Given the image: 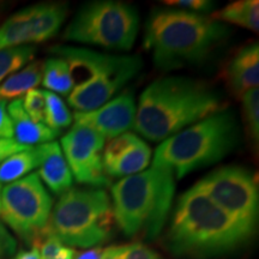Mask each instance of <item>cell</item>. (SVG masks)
<instances>
[{
  "label": "cell",
  "instance_id": "cell-28",
  "mask_svg": "<svg viewBox=\"0 0 259 259\" xmlns=\"http://www.w3.org/2000/svg\"><path fill=\"white\" fill-rule=\"evenodd\" d=\"M120 259H166L164 257L153 250L149 246L135 242V244L121 246Z\"/></svg>",
  "mask_w": 259,
  "mask_h": 259
},
{
  "label": "cell",
  "instance_id": "cell-34",
  "mask_svg": "<svg viewBox=\"0 0 259 259\" xmlns=\"http://www.w3.org/2000/svg\"><path fill=\"white\" fill-rule=\"evenodd\" d=\"M101 253H102V248L94 247V248H89L88 251L83 252V253L79 254L76 259H100Z\"/></svg>",
  "mask_w": 259,
  "mask_h": 259
},
{
  "label": "cell",
  "instance_id": "cell-7",
  "mask_svg": "<svg viewBox=\"0 0 259 259\" xmlns=\"http://www.w3.org/2000/svg\"><path fill=\"white\" fill-rule=\"evenodd\" d=\"M114 215L103 189H70L52 209L45 233L72 247L94 248L111 238Z\"/></svg>",
  "mask_w": 259,
  "mask_h": 259
},
{
  "label": "cell",
  "instance_id": "cell-33",
  "mask_svg": "<svg viewBox=\"0 0 259 259\" xmlns=\"http://www.w3.org/2000/svg\"><path fill=\"white\" fill-rule=\"evenodd\" d=\"M121 246H109L102 250L100 259H120Z\"/></svg>",
  "mask_w": 259,
  "mask_h": 259
},
{
  "label": "cell",
  "instance_id": "cell-17",
  "mask_svg": "<svg viewBox=\"0 0 259 259\" xmlns=\"http://www.w3.org/2000/svg\"><path fill=\"white\" fill-rule=\"evenodd\" d=\"M151 158V150L149 145L137 138L118 160L113 162L105 171L108 177L126 178L141 173L149 166Z\"/></svg>",
  "mask_w": 259,
  "mask_h": 259
},
{
  "label": "cell",
  "instance_id": "cell-27",
  "mask_svg": "<svg viewBox=\"0 0 259 259\" xmlns=\"http://www.w3.org/2000/svg\"><path fill=\"white\" fill-rule=\"evenodd\" d=\"M23 108L29 118L35 122H42L45 119V108H46V100L42 90L32 89L25 94L22 100Z\"/></svg>",
  "mask_w": 259,
  "mask_h": 259
},
{
  "label": "cell",
  "instance_id": "cell-16",
  "mask_svg": "<svg viewBox=\"0 0 259 259\" xmlns=\"http://www.w3.org/2000/svg\"><path fill=\"white\" fill-rule=\"evenodd\" d=\"M67 6L63 3H42L29 8L31 42L40 44L56 36L66 18Z\"/></svg>",
  "mask_w": 259,
  "mask_h": 259
},
{
  "label": "cell",
  "instance_id": "cell-20",
  "mask_svg": "<svg viewBox=\"0 0 259 259\" xmlns=\"http://www.w3.org/2000/svg\"><path fill=\"white\" fill-rule=\"evenodd\" d=\"M31 44L29 8L16 12L0 27V51Z\"/></svg>",
  "mask_w": 259,
  "mask_h": 259
},
{
  "label": "cell",
  "instance_id": "cell-22",
  "mask_svg": "<svg viewBox=\"0 0 259 259\" xmlns=\"http://www.w3.org/2000/svg\"><path fill=\"white\" fill-rule=\"evenodd\" d=\"M42 84L52 93L70 95L74 82L66 60L61 58H51L44 64Z\"/></svg>",
  "mask_w": 259,
  "mask_h": 259
},
{
  "label": "cell",
  "instance_id": "cell-1",
  "mask_svg": "<svg viewBox=\"0 0 259 259\" xmlns=\"http://www.w3.org/2000/svg\"><path fill=\"white\" fill-rule=\"evenodd\" d=\"M221 108L219 94L205 83L187 77H164L142 93L132 127L149 141L163 142Z\"/></svg>",
  "mask_w": 259,
  "mask_h": 259
},
{
  "label": "cell",
  "instance_id": "cell-25",
  "mask_svg": "<svg viewBox=\"0 0 259 259\" xmlns=\"http://www.w3.org/2000/svg\"><path fill=\"white\" fill-rule=\"evenodd\" d=\"M242 109L247 127L250 130L251 137L254 141L259 138V90L253 88L247 90L241 95Z\"/></svg>",
  "mask_w": 259,
  "mask_h": 259
},
{
  "label": "cell",
  "instance_id": "cell-29",
  "mask_svg": "<svg viewBox=\"0 0 259 259\" xmlns=\"http://www.w3.org/2000/svg\"><path fill=\"white\" fill-rule=\"evenodd\" d=\"M163 3L169 6H177L178 9L184 10V11L194 12V14L209 11L213 6V3L205 2V0H167Z\"/></svg>",
  "mask_w": 259,
  "mask_h": 259
},
{
  "label": "cell",
  "instance_id": "cell-19",
  "mask_svg": "<svg viewBox=\"0 0 259 259\" xmlns=\"http://www.w3.org/2000/svg\"><path fill=\"white\" fill-rule=\"evenodd\" d=\"M40 166V149L38 145L16 153L0 163V185L14 183L30 174L31 170Z\"/></svg>",
  "mask_w": 259,
  "mask_h": 259
},
{
  "label": "cell",
  "instance_id": "cell-36",
  "mask_svg": "<svg viewBox=\"0 0 259 259\" xmlns=\"http://www.w3.org/2000/svg\"><path fill=\"white\" fill-rule=\"evenodd\" d=\"M14 259H41L40 254H38L37 248L32 247L29 251H21L18 254L15 255Z\"/></svg>",
  "mask_w": 259,
  "mask_h": 259
},
{
  "label": "cell",
  "instance_id": "cell-12",
  "mask_svg": "<svg viewBox=\"0 0 259 259\" xmlns=\"http://www.w3.org/2000/svg\"><path fill=\"white\" fill-rule=\"evenodd\" d=\"M136 101L132 92H125L89 112L74 113V124L85 126L105 138L113 139L134 126Z\"/></svg>",
  "mask_w": 259,
  "mask_h": 259
},
{
  "label": "cell",
  "instance_id": "cell-24",
  "mask_svg": "<svg viewBox=\"0 0 259 259\" xmlns=\"http://www.w3.org/2000/svg\"><path fill=\"white\" fill-rule=\"evenodd\" d=\"M46 100V108H45V125L60 132L61 128L67 127L72 122V115L65 105L63 100L57 94L52 92H44Z\"/></svg>",
  "mask_w": 259,
  "mask_h": 259
},
{
  "label": "cell",
  "instance_id": "cell-11",
  "mask_svg": "<svg viewBox=\"0 0 259 259\" xmlns=\"http://www.w3.org/2000/svg\"><path fill=\"white\" fill-rule=\"evenodd\" d=\"M106 138L94 130L74 124L61 138V151L77 183L94 189L111 185L103 167Z\"/></svg>",
  "mask_w": 259,
  "mask_h": 259
},
{
  "label": "cell",
  "instance_id": "cell-26",
  "mask_svg": "<svg viewBox=\"0 0 259 259\" xmlns=\"http://www.w3.org/2000/svg\"><path fill=\"white\" fill-rule=\"evenodd\" d=\"M137 138V136L131 134V132H125V134L111 139V142L103 148L102 160L105 169L107 167L111 166L113 162L118 160V158L120 157L132 144H134V142Z\"/></svg>",
  "mask_w": 259,
  "mask_h": 259
},
{
  "label": "cell",
  "instance_id": "cell-2",
  "mask_svg": "<svg viewBox=\"0 0 259 259\" xmlns=\"http://www.w3.org/2000/svg\"><path fill=\"white\" fill-rule=\"evenodd\" d=\"M250 238L205 194L190 189L178 200L164 242L178 257L205 259L235 251Z\"/></svg>",
  "mask_w": 259,
  "mask_h": 259
},
{
  "label": "cell",
  "instance_id": "cell-14",
  "mask_svg": "<svg viewBox=\"0 0 259 259\" xmlns=\"http://www.w3.org/2000/svg\"><path fill=\"white\" fill-rule=\"evenodd\" d=\"M227 82L235 94L242 95L247 90L258 88L259 46L252 44L241 48L227 67Z\"/></svg>",
  "mask_w": 259,
  "mask_h": 259
},
{
  "label": "cell",
  "instance_id": "cell-13",
  "mask_svg": "<svg viewBox=\"0 0 259 259\" xmlns=\"http://www.w3.org/2000/svg\"><path fill=\"white\" fill-rule=\"evenodd\" d=\"M38 149H40L38 177L52 192L61 196L71 189L73 178L60 145L53 141L50 143L40 144Z\"/></svg>",
  "mask_w": 259,
  "mask_h": 259
},
{
  "label": "cell",
  "instance_id": "cell-35",
  "mask_svg": "<svg viewBox=\"0 0 259 259\" xmlns=\"http://www.w3.org/2000/svg\"><path fill=\"white\" fill-rule=\"evenodd\" d=\"M53 259H76V251L71 247L63 246V248L58 252V254Z\"/></svg>",
  "mask_w": 259,
  "mask_h": 259
},
{
  "label": "cell",
  "instance_id": "cell-5",
  "mask_svg": "<svg viewBox=\"0 0 259 259\" xmlns=\"http://www.w3.org/2000/svg\"><path fill=\"white\" fill-rule=\"evenodd\" d=\"M239 126L232 112L220 111L181 130L158 145L153 166L166 167L178 179L215 163L235 148Z\"/></svg>",
  "mask_w": 259,
  "mask_h": 259
},
{
  "label": "cell",
  "instance_id": "cell-10",
  "mask_svg": "<svg viewBox=\"0 0 259 259\" xmlns=\"http://www.w3.org/2000/svg\"><path fill=\"white\" fill-rule=\"evenodd\" d=\"M53 200L37 173L10 183L2 190L0 216L29 245H34L46 228Z\"/></svg>",
  "mask_w": 259,
  "mask_h": 259
},
{
  "label": "cell",
  "instance_id": "cell-4",
  "mask_svg": "<svg viewBox=\"0 0 259 259\" xmlns=\"http://www.w3.org/2000/svg\"><path fill=\"white\" fill-rule=\"evenodd\" d=\"M114 221L128 238L141 235L154 240L166 225L174 193L176 177L169 168L151 166L122 178L111 189Z\"/></svg>",
  "mask_w": 259,
  "mask_h": 259
},
{
  "label": "cell",
  "instance_id": "cell-31",
  "mask_svg": "<svg viewBox=\"0 0 259 259\" xmlns=\"http://www.w3.org/2000/svg\"><path fill=\"white\" fill-rule=\"evenodd\" d=\"M0 138L14 139V128L8 113V102L0 100Z\"/></svg>",
  "mask_w": 259,
  "mask_h": 259
},
{
  "label": "cell",
  "instance_id": "cell-23",
  "mask_svg": "<svg viewBox=\"0 0 259 259\" xmlns=\"http://www.w3.org/2000/svg\"><path fill=\"white\" fill-rule=\"evenodd\" d=\"M34 56L35 47L29 45L0 51V84L12 73L23 69Z\"/></svg>",
  "mask_w": 259,
  "mask_h": 259
},
{
  "label": "cell",
  "instance_id": "cell-15",
  "mask_svg": "<svg viewBox=\"0 0 259 259\" xmlns=\"http://www.w3.org/2000/svg\"><path fill=\"white\" fill-rule=\"evenodd\" d=\"M8 113L12 122L15 141L24 147H36L40 144L50 143L60 135V132L50 128L44 122L31 120L24 111L21 99L14 100L10 103Z\"/></svg>",
  "mask_w": 259,
  "mask_h": 259
},
{
  "label": "cell",
  "instance_id": "cell-21",
  "mask_svg": "<svg viewBox=\"0 0 259 259\" xmlns=\"http://www.w3.org/2000/svg\"><path fill=\"white\" fill-rule=\"evenodd\" d=\"M216 21L240 25L248 30H259V3L257 0H240L232 3L212 16Z\"/></svg>",
  "mask_w": 259,
  "mask_h": 259
},
{
  "label": "cell",
  "instance_id": "cell-3",
  "mask_svg": "<svg viewBox=\"0 0 259 259\" xmlns=\"http://www.w3.org/2000/svg\"><path fill=\"white\" fill-rule=\"evenodd\" d=\"M221 22L184 10H160L148 21L144 46L160 69H178L205 59L228 35Z\"/></svg>",
  "mask_w": 259,
  "mask_h": 259
},
{
  "label": "cell",
  "instance_id": "cell-6",
  "mask_svg": "<svg viewBox=\"0 0 259 259\" xmlns=\"http://www.w3.org/2000/svg\"><path fill=\"white\" fill-rule=\"evenodd\" d=\"M52 52L67 61L71 72H84L69 95L70 106L77 112L94 111L105 105L143 66L138 56H115L67 46Z\"/></svg>",
  "mask_w": 259,
  "mask_h": 259
},
{
  "label": "cell",
  "instance_id": "cell-9",
  "mask_svg": "<svg viewBox=\"0 0 259 259\" xmlns=\"http://www.w3.org/2000/svg\"><path fill=\"white\" fill-rule=\"evenodd\" d=\"M198 192L222 209L245 233L254 234L258 222L259 193L254 177L241 167H222L194 185Z\"/></svg>",
  "mask_w": 259,
  "mask_h": 259
},
{
  "label": "cell",
  "instance_id": "cell-8",
  "mask_svg": "<svg viewBox=\"0 0 259 259\" xmlns=\"http://www.w3.org/2000/svg\"><path fill=\"white\" fill-rule=\"evenodd\" d=\"M138 12L122 2L100 0L79 9L64 32L67 41L114 51H128L137 38Z\"/></svg>",
  "mask_w": 259,
  "mask_h": 259
},
{
  "label": "cell",
  "instance_id": "cell-32",
  "mask_svg": "<svg viewBox=\"0 0 259 259\" xmlns=\"http://www.w3.org/2000/svg\"><path fill=\"white\" fill-rule=\"evenodd\" d=\"M31 147H24V145L17 143L15 139H5L0 138V163L8 158L11 155L16 153H19V151H23L25 149H29Z\"/></svg>",
  "mask_w": 259,
  "mask_h": 259
},
{
  "label": "cell",
  "instance_id": "cell-18",
  "mask_svg": "<svg viewBox=\"0 0 259 259\" xmlns=\"http://www.w3.org/2000/svg\"><path fill=\"white\" fill-rule=\"evenodd\" d=\"M44 64L41 61H32L23 69L9 76L0 84V100H17L42 82Z\"/></svg>",
  "mask_w": 259,
  "mask_h": 259
},
{
  "label": "cell",
  "instance_id": "cell-37",
  "mask_svg": "<svg viewBox=\"0 0 259 259\" xmlns=\"http://www.w3.org/2000/svg\"><path fill=\"white\" fill-rule=\"evenodd\" d=\"M0 206H2V185H0Z\"/></svg>",
  "mask_w": 259,
  "mask_h": 259
},
{
  "label": "cell",
  "instance_id": "cell-30",
  "mask_svg": "<svg viewBox=\"0 0 259 259\" xmlns=\"http://www.w3.org/2000/svg\"><path fill=\"white\" fill-rule=\"evenodd\" d=\"M17 242L8 228L0 223V259H12L16 253Z\"/></svg>",
  "mask_w": 259,
  "mask_h": 259
}]
</instances>
